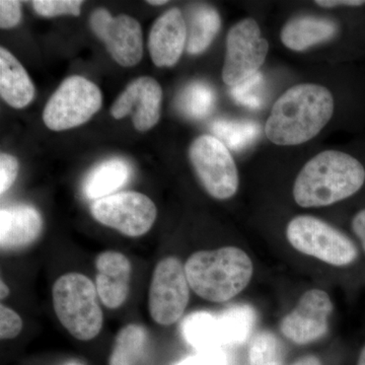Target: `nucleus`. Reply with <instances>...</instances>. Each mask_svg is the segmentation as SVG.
Here are the masks:
<instances>
[{
    "mask_svg": "<svg viewBox=\"0 0 365 365\" xmlns=\"http://www.w3.org/2000/svg\"><path fill=\"white\" fill-rule=\"evenodd\" d=\"M333 113V96L325 86H294L276 101L265 133L276 145H299L318 135Z\"/></svg>",
    "mask_w": 365,
    "mask_h": 365,
    "instance_id": "nucleus-1",
    "label": "nucleus"
},
{
    "mask_svg": "<svg viewBox=\"0 0 365 365\" xmlns=\"http://www.w3.org/2000/svg\"><path fill=\"white\" fill-rule=\"evenodd\" d=\"M364 182L365 169L359 160L342 151H323L297 175L294 200L302 207L332 205L356 194Z\"/></svg>",
    "mask_w": 365,
    "mask_h": 365,
    "instance_id": "nucleus-2",
    "label": "nucleus"
},
{
    "mask_svg": "<svg viewBox=\"0 0 365 365\" xmlns=\"http://www.w3.org/2000/svg\"><path fill=\"white\" fill-rule=\"evenodd\" d=\"M190 287L198 297L212 302L234 299L248 287L254 265L246 252L237 247L199 251L185 263Z\"/></svg>",
    "mask_w": 365,
    "mask_h": 365,
    "instance_id": "nucleus-3",
    "label": "nucleus"
},
{
    "mask_svg": "<svg viewBox=\"0 0 365 365\" xmlns=\"http://www.w3.org/2000/svg\"><path fill=\"white\" fill-rule=\"evenodd\" d=\"M93 281L81 273H67L55 281L53 307L62 326L78 340L90 341L103 328L102 309Z\"/></svg>",
    "mask_w": 365,
    "mask_h": 365,
    "instance_id": "nucleus-4",
    "label": "nucleus"
},
{
    "mask_svg": "<svg viewBox=\"0 0 365 365\" xmlns=\"http://www.w3.org/2000/svg\"><path fill=\"white\" fill-rule=\"evenodd\" d=\"M288 242L297 251L335 267L352 265L359 257L356 244L332 225L311 215H299L287 225Z\"/></svg>",
    "mask_w": 365,
    "mask_h": 365,
    "instance_id": "nucleus-5",
    "label": "nucleus"
},
{
    "mask_svg": "<svg viewBox=\"0 0 365 365\" xmlns=\"http://www.w3.org/2000/svg\"><path fill=\"white\" fill-rule=\"evenodd\" d=\"M100 88L83 76L66 78L51 96L43 111L48 128L63 131L88 122L102 107Z\"/></svg>",
    "mask_w": 365,
    "mask_h": 365,
    "instance_id": "nucleus-6",
    "label": "nucleus"
},
{
    "mask_svg": "<svg viewBox=\"0 0 365 365\" xmlns=\"http://www.w3.org/2000/svg\"><path fill=\"white\" fill-rule=\"evenodd\" d=\"M190 160L209 195L218 200L232 198L239 188V173L230 150L216 137L199 136L189 150Z\"/></svg>",
    "mask_w": 365,
    "mask_h": 365,
    "instance_id": "nucleus-7",
    "label": "nucleus"
},
{
    "mask_svg": "<svg viewBox=\"0 0 365 365\" xmlns=\"http://www.w3.org/2000/svg\"><path fill=\"white\" fill-rule=\"evenodd\" d=\"M190 285L185 265L176 257L158 262L151 278L148 309L151 318L162 326L177 323L190 299Z\"/></svg>",
    "mask_w": 365,
    "mask_h": 365,
    "instance_id": "nucleus-8",
    "label": "nucleus"
},
{
    "mask_svg": "<svg viewBox=\"0 0 365 365\" xmlns=\"http://www.w3.org/2000/svg\"><path fill=\"white\" fill-rule=\"evenodd\" d=\"M269 44L253 19L235 24L227 37L223 81L230 88L258 73L267 57Z\"/></svg>",
    "mask_w": 365,
    "mask_h": 365,
    "instance_id": "nucleus-9",
    "label": "nucleus"
},
{
    "mask_svg": "<svg viewBox=\"0 0 365 365\" xmlns=\"http://www.w3.org/2000/svg\"><path fill=\"white\" fill-rule=\"evenodd\" d=\"M91 211L97 222L132 237L145 235L158 215L153 200L138 192H120L98 199Z\"/></svg>",
    "mask_w": 365,
    "mask_h": 365,
    "instance_id": "nucleus-10",
    "label": "nucleus"
},
{
    "mask_svg": "<svg viewBox=\"0 0 365 365\" xmlns=\"http://www.w3.org/2000/svg\"><path fill=\"white\" fill-rule=\"evenodd\" d=\"M91 26L120 66H134L143 58V31L135 19L126 14L113 18L107 9H98L91 14Z\"/></svg>",
    "mask_w": 365,
    "mask_h": 365,
    "instance_id": "nucleus-11",
    "label": "nucleus"
},
{
    "mask_svg": "<svg viewBox=\"0 0 365 365\" xmlns=\"http://www.w3.org/2000/svg\"><path fill=\"white\" fill-rule=\"evenodd\" d=\"M332 312L333 302L326 292L307 290L294 309L281 321V333L294 344L316 342L328 333L329 318Z\"/></svg>",
    "mask_w": 365,
    "mask_h": 365,
    "instance_id": "nucleus-12",
    "label": "nucleus"
},
{
    "mask_svg": "<svg viewBox=\"0 0 365 365\" xmlns=\"http://www.w3.org/2000/svg\"><path fill=\"white\" fill-rule=\"evenodd\" d=\"M163 91L153 78L141 76L132 81L115 101L111 114L115 119L132 115V122L138 131H148L160 121Z\"/></svg>",
    "mask_w": 365,
    "mask_h": 365,
    "instance_id": "nucleus-13",
    "label": "nucleus"
},
{
    "mask_svg": "<svg viewBox=\"0 0 365 365\" xmlns=\"http://www.w3.org/2000/svg\"><path fill=\"white\" fill-rule=\"evenodd\" d=\"M187 44L186 20L177 7L162 14L153 24L148 37L151 59L158 67L175 66Z\"/></svg>",
    "mask_w": 365,
    "mask_h": 365,
    "instance_id": "nucleus-14",
    "label": "nucleus"
},
{
    "mask_svg": "<svg viewBox=\"0 0 365 365\" xmlns=\"http://www.w3.org/2000/svg\"><path fill=\"white\" fill-rule=\"evenodd\" d=\"M96 288L104 306L118 309L126 302L130 290L132 265L119 252H103L96 259Z\"/></svg>",
    "mask_w": 365,
    "mask_h": 365,
    "instance_id": "nucleus-15",
    "label": "nucleus"
},
{
    "mask_svg": "<svg viewBox=\"0 0 365 365\" xmlns=\"http://www.w3.org/2000/svg\"><path fill=\"white\" fill-rule=\"evenodd\" d=\"M43 220L30 205H16L0 210V245L2 250L25 248L39 237Z\"/></svg>",
    "mask_w": 365,
    "mask_h": 365,
    "instance_id": "nucleus-16",
    "label": "nucleus"
},
{
    "mask_svg": "<svg viewBox=\"0 0 365 365\" xmlns=\"http://www.w3.org/2000/svg\"><path fill=\"white\" fill-rule=\"evenodd\" d=\"M338 25L332 20L304 16L288 21L281 31V41L288 49L304 51L321 43L333 39Z\"/></svg>",
    "mask_w": 365,
    "mask_h": 365,
    "instance_id": "nucleus-17",
    "label": "nucleus"
},
{
    "mask_svg": "<svg viewBox=\"0 0 365 365\" xmlns=\"http://www.w3.org/2000/svg\"><path fill=\"white\" fill-rule=\"evenodd\" d=\"M35 86L20 61L0 48V96L14 109H23L35 97Z\"/></svg>",
    "mask_w": 365,
    "mask_h": 365,
    "instance_id": "nucleus-18",
    "label": "nucleus"
},
{
    "mask_svg": "<svg viewBox=\"0 0 365 365\" xmlns=\"http://www.w3.org/2000/svg\"><path fill=\"white\" fill-rule=\"evenodd\" d=\"M131 176V168L122 158L105 160L91 170L83 182V193L91 200L113 195Z\"/></svg>",
    "mask_w": 365,
    "mask_h": 365,
    "instance_id": "nucleus-19",
    "label": "nucleus"
},
{
    "mask_svg": "<svg viewBox=\"0 0 365 365\" xmlns=\"http://www.w3.org/2000/svg\"><path fill=\"white\" fill-rule=\"evenodd\" d=\"M182 335L188 344L200 351L220 350L225 346L218 314L196 312L184 319Z\"/></svg>",
    "mask_w": 365,
    "mask_h": 365,
    "instance_id": "nucleus-20",
    "label": "nucleus"
},
{
    "mask_svg": "<svg viewBox=\"0 0 365 365\" xmlns=\"http://www.w3.org/2000/svg\"><path fill=\"white\" fill-rule=\"evenodd\" d=\"M187 25V51L201 54L220 32L222 20L212 6L200 4L190 9Z\"/></svg>",
    "mask_w": 365,
    "mask_h": 365,
    "instance_id": "nucleus-21",
    "label": "nucleus"
},
{
    "mask_svg": "<svg viewBox=\"0 0 365 365\" xmlns=\"http://www.w3.org/2000/svg\"><path fill=\"white\" fill-rule=\"evenodd\" d=\"M215 91L204 81H194L185 86L177 98L179 111L193 120L209 116L215 110Z\"/></svg>",
    "mask_w": 365,
    "mask_h": 365,
    "instance_id": "nucleus-22",
    "label": "nucleus"
},
{
    "mask_svg": "<svg viewBox=\"0 0 365 365\" xmlns=\"http://www.w3.org/2000/svg\"><path fill=\"white\" fill-rule=\"evenodd\" d=\"M211 131L228 150L242 151L251 146L260 136V125L253 121L216 120L211 125Z\"/></svg>",
    "mask_w": 365,
    "mask_h": 365,
    "instance_id": "nucleus-23",
    "label": "nucleus"
},
{
    "mask_svg": "<svg viewBox=\"0 0 365 365\" xmlns=\"http://www.w3.org/2000/svg\"><path fill=\"white\" fill-rule=\"evenodd\" d=\"M148 333L137 324L124 327L118 333L109 365H137L143 357Z\"/></svg>",
    "mask_w": 365,
    "mask_h": 365,
    "instance_id": "nucleus-24",
    "label": "nucleus"
},
{
    "mask_svg": "<svg viewBox=\"0 0 365 365\" xmlns=\"http://www.w3.org/2000/svg\"><path fill=\"white\" fill-rule=\"evenodd\" d=\"M225 344L237 345L248 339L256 323V312L249 304H237L218 314Z\"/></svg>",
    "mask_w": 365,
    "mask_h": 365,
    "instance_id": "nucleus-25",
    "label": "nucleus"
},
{
    "mask_svg": "<svg viewBox=\"0 0 365 365\" xmlns=\"http://www.w3.org/2000/svg\"><path fill=\"white\" fill-rule=\"evenodd\" d=\"M285 348L275 334L262 331L249 345L250 365H284Z\"/></svg>",
    "mask_w": 365,
    "mask_h": 365,
    "instance_id": "nucleus-26",
    "label": "nucleus"
},
{
    "mask_svg": "<svg viewBox=\"0 0 365 365\" xmlns=\"http://www.w3.org/2000/svg\"><path fill=\"white\" fill-rule=\"evenodd\" d=\"M230 95L237 104L252 110H258L265 103V79L261 72L251 78L242 81L240 85L232 86Z\"/></svg>",
    "mask_w": 365,
    "mask_h": 365,
    "instance_id": "nucleus-27",
    "label": "nucleus"
},
{
    "mask_svg": "<svg viewBox=\"0 0 365 365\" xmlns=\"http://www.w3.org/2000/svg\"><path fill=\"white\" fill-rule=\"evenodd\" d=\"M36 13L42 16L52 18L58 16H74L81 14L83 1L81 0H35L32 2Z\"/></svg>",
    "mask_w": 365,
    "mask_h": 365,
    "instance_id": "nucleus-28",
    "label": "nucleus"
},
{
    "mask_svg": "<svg viewBox=\"0 0 365 365\" xmlns=\"http://www.w3.org/2000/svg\"><path fill=\"white\" fill-rule=\"evenodd\" d=\"M23 330V319L16 312L4 304L0 307V337L14 339Z\"/></svg>",
    "mask_w": 365,
    "mask_h": 365,
    "instance_id": "nucleus-29",
    "label": "nucleus"
},
{
    "mask_svg": "<svg viewBox=\"0 0 365 365\" xmlns=\"http://www.w3.org/2000/svg\"><path fill=\"white\" fill-rule=\"evenodd\" d=\"M19 174V162L13 155H0V194L4 195L13 186Z\"/></svg>",
    "mask_w": 365,
    "mask_h": 365,
    "instance_id": "nucleus-30",
    "label": "nucleus"
},
{
    "mask_svg": "<svg viewBox=\"0 0 365 365\" xmlns=\"http://www.w3.org/2000/svg\"><path fill=\"white\" fill-rule=\"evenodd\" d=\"M21 4L16 0L0 1V26L1 29L14 28L20 23Z\"/></svg>",
    "mask_w": 365,
    "mask_h": 365,
    "instance_id": "nucleus-31",
    "label": "nucleus"
},
{
    "mask_svg": "<svg viewBox=\"0 0 365 365\" xmlns=\"http://www.w3.org/2000/svg\"><path fill=\"white\" fill-rule=\"evenodd\" d=\"M176 365H227V359L220 350L200 351L193 356L187 357Z\"/></svg>",
    "mask_w": 365,
    "mask_h": 365,
    "instance_id": "nucleus-32",
    "label": "nucleus"
},
{
    "mask_svg": "<svg viewBox=\"0 0 365 365\" xmlns=\"http://www.w3.org/2000/svg\"><path fill=\"white\" fill-rule=\"evenodd\" d=\"M352 232L361 245L362 251L365 255V208L359 211L353 217L351 222Z\"/></svg>",
    "mask_w": 365,
    "mask_h": 365,
    "instance_id": "nucleus-33",
    "label": "nucleus"
},
{
    "mask_svg": "<svg viewBox=\"0 0 365 365\" xmlns=\"http://www.w3.org/2000/svg\"><path fill=\"white\" fill-rule=\"evenodd\" d=\"M318 6L322 7H335V6H362L365 1L362 0H321L316 1Z\"/></svg>",
    "mask_w": 365,
    "mask_h": 365,
    "instance_id": "nucleus-34",
    "label": "nucleus"
},
{
    "mask_svg": "<svg viewBox=\"0 0 365 365\" xmlns=\"http://www.w3.org/2000/svg\"><path fill=\"white\" fill-rule=\"evenodd\" d=\"M292 365H322V362L318 357L309 355V356L302 357V359L297 360Z\"/></svg>",
    "mask_w": 365,
    "mask_h": 365,
    "instance_id": "nucleus-35",
    "label": "nucleus"
},
{
    "mask_svg": "<svg viewBox=\"0 0 365 365\" xmlns=\"http://www.w3.org/2000/svg\"><path fill=\"white\" fill-rule=\"evenodd\" d=\"M9 292H11V289L7 287L6 283H4V281L1 280V282H0V297H1V299H6Z\"/></svg>",
    "mask_w": 365,
    "mask_h": 365,
    "instance_id": "nucleus-36",
    "label": "nucleus"
},
{
    "mask_svg": "<svg viewBox=\"0 0 365 365\" xmlns=\"http://www.w3.org/2000/svg\"><path fill=\"white\" fill-rule=\"evenodd\" d=\"M357 365H365V345L359 353V359H357Z\"/></svg>",
    "mask_w": 365,
    "mask_h": 365,
    "instance_id": "nucleus-37",
    "label": "nucleus"
},
{
    "mask_svg": "<svg viewBox=\"0 0 365 365\" xmlns=\"http://www.w3.org/2000/svg\"><path fill=\"white\" fill-rule=\"evenodd\" d=\"M168 0H157V1H155V0H150V1H148V4H150V6H163V4H168Z\"/></svg>",
    "mask_w": 365,
    "mask_h": 365,
    "instance_id": "nucleus-38",
    "label": "nucleus"
}]
</instances>
